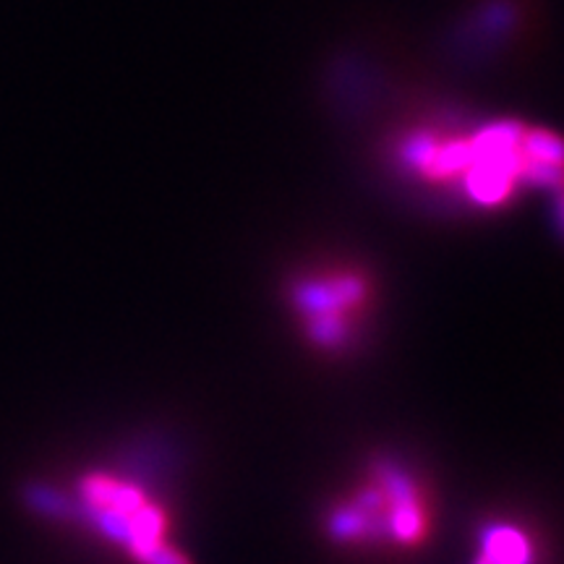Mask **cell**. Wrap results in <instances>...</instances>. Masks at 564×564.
I'll list each match as a JSON object with an SVG mask.
<instances>
[{"mask_svg": "<svg viewBox=\"0 0 564 564\" xmlns=\"http://www.w3.org/2000/svg\"><path fill=\"white\" fill-rule=\"evenodd\" d=\"M89 520L105 535L121 541L141 564H188L165 541V514L139 486L112 476H89L82 484Z\"/></svg>", "mask_w": 564, "mask_h": 564, "instance_id": "obj_1", "label": "cell"}, {"mask_svg": "<svg viewBox=\"0 0 564 564\" xmlns=\"http://www.w3.org/2000/svg\"><path fill=\"white\" fill-rule=\"evenodd\" d=\"M364 285L352 274L335 280H316L299 291L303 312L312 316V335L324 345H337L345 337V312L356 306Z\"/></svg>", "mask_w": 564, "mask_h": 564, "instance_id": "obj_2", "label": "cell"}, {"mask_svg": "<svg viewBox=\"0 0 564 564\" xmlns=\"http://www.w3.org/2000/svg\"><path fill=\"white\" fill-rule=\"evenodd\" d=\"M382 491L387 531L403 544H415L426 528V518L413 484L398 470H382Z\"/></svg>", "mask_w": 564, "mask_h": 564, "instance_id": "obj_3", "label": "cell"}, {"mask_svg": "<svg viewBox=\"0 0 564 564\" xmlns=\"http://www.w3.org/2000/svg\"><path fill=\"white\" fill-rule=\"evenodd\" d=\"M481 556L489 564H531L533 549L514 525H494L484 533Z\"/></svg>", "mask_w": 564, "mask_h": 564, "instance_id": "obj_4", "label": "cell"}, {"mask_svg": "<svg viewBox=\"0 0 564 564\" xmlns=\"http://www.w3.org/2000/svg\"><path fill=\"white\" fill-rule=\"evenodd\" d=\"M476 564H489V562H486V560H484V556H481V560H478Z\"/></svg>", "mask_w": 564, "mask_h": 564, "instance_id": "obj_5", "label": "cell"}]
</instances>
